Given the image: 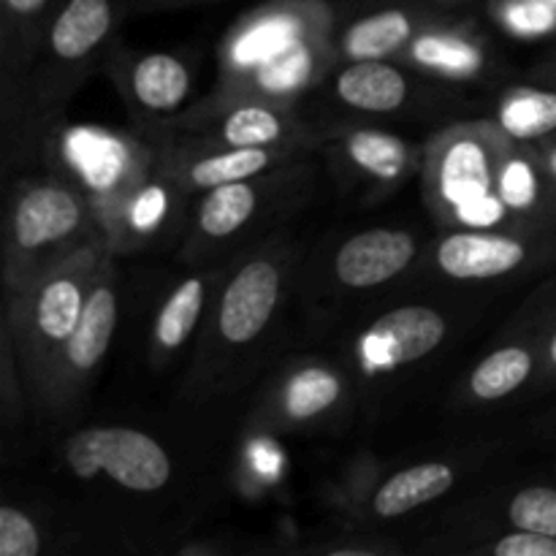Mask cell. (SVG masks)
<instances>
[{"mask_svg":"<svg viewBox=\"0 0 556 556\" xmlns=\"http://www.w3.org/2000/svg\"><path fill=\"white\" fill-rule=\"evenodd\" d=\"M112 27L109 0H68L52 25V49L58 58L76 60L90 54Z\"/></svg>","mask_w":556,"mask_h":556,"instance_id":"8fae6325","label":"cell"},{"mask_svg":"<svg viewBox=\"0 0 556 556\" xmlns=\"http://www.w3.org/2000/svg\"><path fill=\"white\" fill-rule=\"evenodd\" d=\"M65 459L79 478L106 472L130 492H157L172 478L166 451L128 427H98L76 432L65 445Z\"/></svg>","mask_w":556,"mask_h":556,"instance_id":"6da1fadb","label":"cell"},{"mask_svg":"<svg viewBox=\"0 0 556 556\" xmlns=\"http://www.w3.org/2000/svg\"><path fill=\"white\" fill-rule=\"evenodd\" d=\"M492 188V163L481 141L462 139L445 150L440 163V195L451 206L470 215L478 204H483Z\"/></svg>","mask_w":556,"mask_h":556,"instance_id":"52a82bcc","label":"cell"},{"mask_svg":"<svg viewBox=\"0 0 556 556\" xmlns=\"http://www.w3.org/2000/svg\"><path fill=\"white\" fill-rule=\"evenodd\" d=\"M85 293L71 277H54L36 296V329L47 342H65L85 309Z\"/></svg>","mask_w":556,"mask_h":556,"instance_id":"4fadbf2b","label":"cell"},{"mask_svg":"<svg viewBox=\"0 0 556 556\" xmlns=\"http://www.w3.org/2000/svg\"><path fill=\"white\" fill-rule=\"evenodd\" d=\"M134 92L147 109L168 112L177 109L190 92V74L174 54H147L134 68Z\"/></svg>","mask_w":556,"mask_h":556,"instance_id":"7c38bea8","label":"cell"},{"mask_svg":"<svg viewBox=\"0 0 556 556\" xmlns=\"http://www.w3.org/2000/svg\"><path fill=\"white\" fill-rule=\"evenodd\" d=\"M548 356H552V364L556 367V331H554V337H552V345H548Z\"/></svg>","mask_w":556,"mask_h":556,"instance_id":"f1b7e54d","label":"cell"},{"mask_svg":"<svg viewBox=\"0 0 556 556\" xmlns=\"http://www.w3.org/2000/svg\"><path fill=\"white\" fill-rule=\"evenodd\" d=\"M280 299V271L269 261L244 266L223 293L220 334L233 345L255 340L269 324Z\"/></svg>","mask_w":556,"mask_h":556,"instance_id":"7a4b0ae2","label":"cell"},{"mask_svg":"<svg viewBox=\"0 0 556 556\" xmlns=\"http://www.w3.org/2000/svg\"><path fill=\"white\" fill-rule=\"evenodd\" d=\"M413 25L405 11H380L348 30L345 49L351 58L375 60L396 52L410 38Z\"/></svg>","mask_w":556,"mask_h":556,"instance_id":"5bb4252c","label":"cell"},{"mask_svg":"<svg viewBox=\"0 0 556 556\" xmlns=\"http://www.w3.org/2000/svg\"><path fill=\"white\" fill-rule=\"evenodd\" d=\"M340 396V380L326 369H304L288 389V413L296 418H313L334 405Z\"/></svg>","mask_w":556,"mask_h":556,"instance_id":"44dd1931","label":"cell"},{"mask_svg":"<svg viewBox=\"0 0 556 556\" xmlns=\"http://www.w3.org/2000/svg\"><path fill=\"white\" fill-rule=\"evenodd\" d=\"M416 258L410 233L375 228L348 239L337 253V277L351 288H372L389 282Z\"/></svg>","mask_w":556,"mask_h":556,"instance_id":"277c9868","label":"cell"},{"mask_svg":"<svg viewBox=\"0 0 556 556\" xmlns=\"http://www.w3.org/2000/svg\"><path fill=\"white\" fill-rule=\"evenodd\" d=\"M527 248L503 233H451L438 250V264L456 280H483L516 269Z\"/></svg>","mask_w":556,"mask_h":556,"instance_id":"8992f818","label":"cell"},{"mask_svg":"<svg viewBox=\"0 0 556 556\" xmlns=\"http://www.w3.org/2000/svg\"><path fill=\"white\" fill-rule=\"evenodd\" d=\"M497 556H556V538L541 535V532L519 530L516 535L503 538L494 546Z\"/></svg>","mask_w":556,"mask_h":556,"instance_id":"484cf974","label":"cell"},{"mask_svg":"<svg viewBox=\"0 0 556 556\" xmlns=\"http://www.w3.org/2000/svg\"><path fill=\"white\" fill-rule=\"evenodd\" d=\"M43 3L47 0H5L9 11H14V14H36Z\"/></svg>","mask_w":556,"mask_h":556,"instance_id":"4316f807","label":"cell"},{"mask_svg":"<svg viewBox=\"0 0 556 556\" xmlns=\"http://www.w3.org/2000/svg\"><path fill=\"white\" fill-rule=\"evenodd\" d=\"M500 125L514 139H541L556 130V92L525 90L505 101Z\"/></svg>","mask_w":556,"mask_h":556,"instance_id":"e0dca14e","label":"cell"},{"mask_svg":"<svg viewBox=\"0 0 556 556\" xmlns=\"http://www.w3.org/2000/svg\"><path fill=\"white\" fill-rule=\"evenodd\" d=\"M255 190L244 182H228L220 188H212L201 204L199 226L210 237H228L237 228H242L255 212Z\"/></svg>","mask_w":556,"mask_h":556,"instance_id":"9a60e30c","label":"cell"},{"mask_svg":"<svg viewBox=\"0 0 556 556\" xmlns=\"http://www.w3.org/2000/svg\"><path fill=\"white\" fill-rule=\"evenodd\" d=\"M41 552L38 530L22 510L0 508V556H36Z\"/></svg>","mask_w":556,"mask_h":556,"instance_id":"cb8c5ba5","label":"cell"},{"mask_svg":"<svg viewBox=\"0 0 556 556\" xmlns=\"http://www.w3.org/2000/svg\"><path fill=\"white\" fill-rule=\"evenodd\" d=\"M541 3H548V5H556V0H541Z\"/></svg>","mask_w":556,"mask_h":556,"instance_id":"f546056e","label":"cell"},{"mask_svg":"<svg viewBox=\"0 0 556 556\" xmlns=\"http://www.w3.org/2000/svg\"><path fill=\"white\" fill-rule=\"evenodd\" d=\"M307 76V52L302 49H288L280 58L271 60L264 68V85L282 90V87L299 85Z\"/></svg>","mask_w":556,"mask_h":556,"instance_id":"d4e9b609","label":"cell"},{"mask_svg":"<svg viewBox=\"0 0 556 556\" xmlns=\"http://www.w3.org/2000/svg\"><path fill=\"white\" fill-rule=\"evenodd\" d=\"M201 304H204V282L199 277H190L163 304L161 318H157L155 326L157 342L163 348L182 345L190 331H193V326L199 324Z\"/></svg>","mask_w":556,"mask_h":556,"instance_id":"d6986e66","label":"cell"},{"mask_svg":"<svg viewBox=\"0 0 556 556\" xmlns=\"http://www.w3.org/2000/svg\"><path fill=\"white\" fill-rule=\"evenodd\" d=\"M351 152L364 168L380 174V177H394L405 163V150L396 139L378 134H358L351 141Z\"/></svg>","mask_w":556,"mask_h":556,"instance_id":"603a6c76","label":"cell"},{"mask_svg":"<svg viewBox=\"0 0 556 556\" xmlns=\"http://www.w3.org/2000/svg\"><path fill=\"white\" fill-rule=\"evenodd\" d=\"M510 521L516 530L556 538V489L532 486L516 494L510 503Z\"/></svg>","mask_w":556,"mask_h":556,"instance_id":"7402d4cb","label":"cell"},{"mask_svg":"<svg viewBox=\"0 0 556 556\" xmlns=\"http://www.w3.org/2000/svg\"><path fill=\"white\" fill-rule=\"evenodd\" d=\"M456 476L448 465L429 462V465L407 467V470L391 476L375 494V514L383 519H396V516L410 514L413 508L432 503L443 497L454 486Z\"/></svg>","mask_w":556,"mask_h":556,"instance_id":"ba28073f","label":"cell"},{"mask_svg":"<svg viewBox=\"0 0 556 556\" xmlns=\"http://www.w3.org/2000/svg\"><path fill=\"white\" fill-rule=\"evenodd\" d=\"M286 123L266 106H242L223 125V139L231 147H269L282 139Z\"/></svg>","mask_w":556,"mask_h":556,"instance_id":"ffe728a7","label":"cell"},{"mask_svg":"<svg viewBox=\"0 0 556 556\" xmlns=\"http://www.w3.org/2000/svg\"><path fill=\"white\" fill-rule=\"evenodd\" d=\"M443 315L429 307H400L386 313L367 334V353L372 364L405 367L418 362L443 342Z\"/></svg>","mask_w":556,"mask_h":556,"instance_id":"3957f363","label":"cell"},{"mask_svg":"<svg viewBox=\"0 0 556 556\" xmlns=\"http://www.w3.org/2000/svg\"><path fill=\"white\" fill-rule=\"evenodd\" d=\"M342 101L362 112H394L407 98V79L391 65L362 60L348 65L337 79Z\"/></svg>","mask_w":556,"mask_h":556,"instance_id":"9c48e42d","label":"cell"},{"mask_svg":"<svg viewBox=\"0 0 556 556\" xmlns=\"http://www.w3.org/2000/svg\"><path fill=\"white\" fill-rule=\"evenodd\" d=\"M81 223V204L71 190L58 185L33 188L16 201L14 239L22 250H38L43 244L71 237Z\"/></svg>","mask_w":556,"mask_h":556,"instance_id":"5b68a950","label":"cell"},{"mask_svg":"<svg viewBox=\"0 0 556 556\" xmlns=\"http://www.w3.org/2000/svg\"><path fill=\"white\" fill-rule=\"evenodd\" d=\"M546 168H548V174H552L554 177V182H556V147L552 152H548V161H546Z\"/></svg>","mask_w":556,"mask_h":556,"instance_id":"83f0119b","label":"cell"},{"mask_svg":"<svg viewBox=\"0 0 556 556\" xmlns=\"http://www.w3.org/2000/svg\"><path fill=\"white\" fill-rule=\"evenodd\" d=\"M117 324V299L109 286H98L87 296L74 331L65 340V358L74 369H92L109 351Z\"/></svg>","mask_w":556,"mask_h":556,"instance_id":"30bf717a","label":"cell"},{"mask_svg":"<svg viewBox=\"0 0 556 556\" xmlns=\"http://www.w3.org/2000/svg\"><path fill=\"white\" fill-rule=\"evenodd\" d=\"M269 152L264 147H233V150L199 161L190 168V182L195 188H220L228 182H244L253 174L269 166Z\"/></svg>","mask_w":556,"mask_h":556,"instance_id":"ac0fdd59","label":"cell"},{"mask_svg":"<svg viewBox=\"0 0 556 556\" xmlns=\"http://www.w3.org/2000/svg\"><path fill=\"white\" fill-rule=\"evenodd\" d=\"M532 372V353L525 348H503L492 353L481 367L472 372V394L478 400H503L527 383Z\"/></svg>","mask_w":556,"mask_h":556,"instance_id":"2e32d148","label":"cell"}]
</instances>
